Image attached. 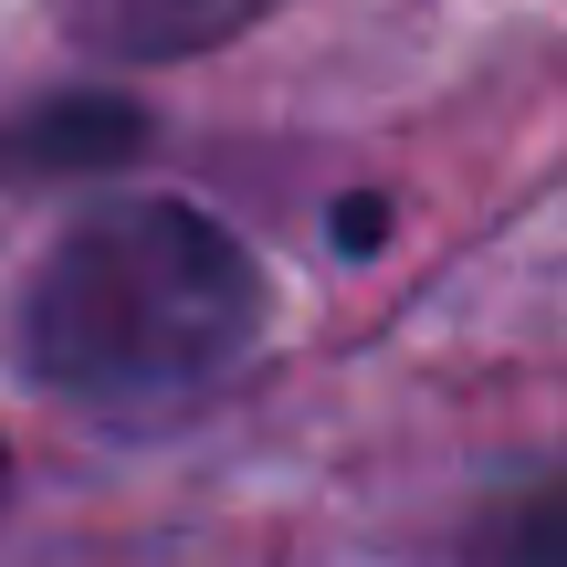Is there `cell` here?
<instances>
[{"label":"cell","instance_id":"3957f363","mask_svg":"<svg viewBox=\"0 0 567 567\" xmlns=\"http://www.w3.org/2000/svg\"><path fill=\"white\" fill-rule=\"evenodd\" d=\"M0 484H11V463H0Z\"/></svg>","mask_w":567,"mask_h":567},{"label":"cell","instance_id":"6da1fadb","mask_svg":"<svg viewBox=\"0 0 567 567\" xmlns=\"http://www.w3.org/2000/svg\"><path fill=\"white\" fill-rule=\"evenodd\" d=\"M252 337H264V264L189 200H116L74 221L21 295L32 379L105 410L210 389Z\"/></svg>","mask_w":567,"mask_h":567},{"label":"cell","instance_id":"7a4b0ae2","mask_svg":"<svg viewBox=\"0 0 567 567\" xmlns=\"http://www.w3.org/2000/svg\"><path fill=\"white\" fill-rule=\"evenodd\" d=\"M264 11H274V0H63L74 42H95V53H116V63L221 53V42H243Z\"/></svg>","mask_w":567,"mask_h":567}]
</instances>
